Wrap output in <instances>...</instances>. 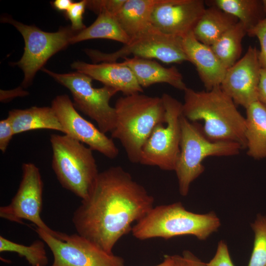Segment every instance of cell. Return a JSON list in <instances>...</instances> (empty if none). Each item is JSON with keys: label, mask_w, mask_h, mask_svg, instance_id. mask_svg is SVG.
Wrapping results in <instances>:
<instances>
[{"label": "cell", "mask_w": 266, "mask_h": 266, "mask_svg": "<svg viewBox=\"0 0 266 266\" xmlns=\"http://www.w3.org/2000/svg\"><path fill=\"white\" fill-rule=\"evenodd\" d=\"M154 203L153 197L129 172L120 166H111L99 172L72 221L78 234L113 253L117 242Z\"/></svg>", "instance_id": "obj_1"}, {"label": "cell", "mask_w": 266, "mask_h": 266, "mask_svg": "<svg viewBox=\"0 0 266 266\" xmlns=\"http://www.w3.org/2000/svg\"><path fill=\"white\" fill-rule=\"evenodd\" d=\"M182 114L192 122L202 121V132L211 141H230L246 148V120L233 100L218 86L209 91H184Z\"/></svg>", "instance_id": "obj_2"}, {"label": "cell", "mask_w": 266, "mask_h": 266, "mask_svg": "<svg viewBox=\"0 0 266 266\" xmlns=\"http://www.w3.org/2000/svg\"><path fill=\"white\" fill-rule=\"evenodd\" d=\"M114 107L116 121L111 138L120 142L131 162L139 163L142 148L153 129L166 123L163 100L142 93L124 95Z\"/></svg>", "instance_id": "obj_3"}, {"label": "cell", "mask_w": 266, "mask_h": 266, "mask_svg": "<svg viewBox=\"0 0 266 266\" xmlns=\"http://www.w3.org/2000/svg\"><path fill=\"white\" fill-rule=\"evenodd\" d=\"M220 221L215 213L197 214L186 209L180 202L154 206L133 226L131 232L143 240L153 238L168 239L192 235L206 239L216 232Z\"/></svg>", "instance_id": "obj_4"}, {"label": "cell", "mask_w": 266, "mask_h": 266, "mask_svg": "<svg viewBox=\"0 0 266 266\" xmlns=\"http://www.w3.org/2000/svg\"><path fill=\"white\" fill-rule=\"evenodd\" d=\"M52 166L61 186L82 200L99 173L93 150L66 134H52Z\"/></svg>", "instance_id": "obj_5"}, {"label": "cell", "mask_w": 266, "mask_h": 266, "mask_svg": "<svg viewBox=\"0 0 266 266\" xmlns=\"http://www.w3.org/2000/svg\"><path fill=\"white\" fill-rule=\"evenodd\" d=\"M180 151L174 171L179 191L186 196L192 182L204 170L203 160L210 156H231L237 155L241 149L239 143L230 141H211L203 134L201 128L183 114L180 117Z\"/></svg>", "instance_id": "obj_6"}, {"label": "cell", "mask_w": 266, "mask_h": 266, "mask_svg": "<svg viewBox=\"0 0 266 266\" xmlns=\"http://www.w3.org/2000/svg\"><path fill=\"white\" fill-rule=\"evenodd\" d=\"M42 70L70 91L75 107L95 121L101 132L105 134L112 132L115 125L116 114L114 107L109 102L118 92L117 90L106 86L94 88L93 79L78 71L61 74L44 68Z\"/></svg>", "instance_id": "obj_7"}, {"label": "cell", "mask_w": 266, "mask_h": 266, "mask_svg": "<svg viewBox=\"0 0 266 266\" xmlns=\"http://www.w3.org/2000/svg\"><path fill=\"white\" fill-rule=\"evenodd\" d=\"M161 98L166 123L160 124L153 129L142 148L139 163L156 166L163 170L174 171L180 151L182 103L166 93Z\"/></svg>", "instance_id": "obj_8"}, {"label": "cell", "mask_w": 266, "mask_h": 266, "mask_svg": "<svg viewBox=\"0 0 266 266\" xmlns=\"http://www.w3.org/2000/svg\"><path fill=\"white\" fill-rule=\"evenodd\" d=\"M94 63L116 62L130 55L141 58L157 59L166 64L189 62L183 47L182 37L167 34L154 27L130 39L118 50L109 53L86 49Z\"/></svg>", "instance_id": "obj_9"}, {"label": "cell", "mask_w": 266, "mask_h": 266, "mask_svg": "<svg viewBox=\"0 0 266 266\" xmlns=\"http://www.w3.org/2000/svg\"><path fill=\"white\" fill-rule=\"evenodd\" d=\"M3 22L13 25L21 33L25 41L24 54L21 59L13 63L24 72L22 85L28 86L35 73L53 55L70 44L75 34L71 28H61L58 32H44L35 26H29L11 18H2Z\"/></svg>", "instance_id": "obj_10"}, {"label": "cell", "mask_w": 266, "mask_h": 266, "mask_svg": "<svg viewBox=\"0 0 266 266\" xmlns=\"http://www.w3.org/2000/svg\"><path fill=\"white\" fill-rule=\"evenodd\" d=\"M35 231L53 255L50 266H125L121 257L109 253L77 233L58 238L37 228Z\"/></svg>", "instance_id": "obj_11"}, {"label": "cell", "mask_w": 266, "mask_h": 266, "mask_svg": "<svg viewBox=\"0 0 266 266\" xmlns=\"http://www.w3.org/2000/svg\"><path fill=\"white\" fill-rule=\"evenodd\" d=\"M22 179L17 191L10 203L0 207V217L8 221L23 223L31 221L47 233L59 239L64 233L50 229L42 220L43 183L39 168L33 163L22 166Z\"/></svg>", "instance_id": "obj_12"}, {"label": "cell", "mask_w": 266, "mask_h": 266, "mask_svg": "<svg viewBox=\"0 0 266 266\" xmlns=\"http://www.w3.org/2000/svg\"><path fill=\"white\" fill-rule=\"evenodd\" d=\"M51 107L65 134L86 144L93 151H97L109 159L118 156L119 150L113 139L81 116L67 95L57 96L52 101Z\"/></svg>", "instance_id": "obj_13"}, {"label": "cell", "mask_w": 266, "mask_h": 266, "mask_svg": "<svg viewBox=\"0 0 266 266\" xmlns=\"http://www.w3.org/2000/svg\"><path fill=\"white\" fill-rule=\"evenodd\" d=\"M261 69L259 51L250 46L244 56L227 69L220 86L235 104L246 109L259 100Z\"/></svg>", "instance_id": "obj_14"}, {"label": "cell", "mask_w": 266, "mask_h": 266, "mask_svg": "<svg viewBox=\"0 0 266 266\" xmlns=\"http://www.w3.org/2000/svg\"><path fill=\"white\" fill-rule=\"evenodd\" d=\"M202 0H163L154 8L153 26L161 32L183 37L193 31L205 9Z\"/></svg>", "instance_id": "obj_15"}, {"label": "cell", "mask_w": 266, "mask_h": 266, "mask_svg": "<svg viewBox=\"0 0 266 266\" xmlns=\"http://www.w3.org/2000/svg\"><path fill=\"white\" fill-rule=\"evenodd\" d=\"M71 66L78 72L101 82L104 86L121 92L124 95L143 92V88L138 83L131 69L121 62L89 64L76 61Z\"/></svg>", "instance_id": "obj_16"}, {"label": "cell", "mask_w": 266, "mask_h": 266, "mask_svg": "<svg viewBox=\"0 0 266 266\" xmlns=\"http://www.w3.org/2000/svg\"><path fill=\"white\" fill-rule=\"evenodd\" d=\"M182 44L189 62L195 66L206 90L220 86L227 69L211 47L197 39L193 32L182 37Z\"/></svg>", "instance_id": "obj_17"}, {"label": "cell", "mask_w": 266, "mask_h": 266, "mask_svg": "<svg viewBox=\"0 0 266 266\" xmlns=\"http://www.w3.org/2000/svg\"><path fill=\"white\" fill-rule=\"evenodd\" d=\"M121 63L131 69L142 88L159 83L183 91L187 88L182 75L175 66L165 67L152 59L136 57L125 58Z\"/></svg>", "instance_id": "obj_18"}, {"label": "cell", "mask_w": 266, "mask_h": 266, "mask_svg": "<svg viewBox=\"0 0 266 266\" xmlns=\"http://www.w3.org/2000/svg\"><path fill=\"white\" fill-rule=\"evenodd\" d=\"M163 0H126L115 15L131 38L153 27L152 15L155 7Z\"/></svg>", "instance_id": "obj_19"}, {"label": "cell", "mask_w": 266, "mask_h": 266, "mask_svg": "<svg viewBox=\"0 0 266 266\" xmlns=\"http://www.w3.org/2000/svg\"><path fill=\"white\" fill-rule=\"evenodd\" d=\"M7 118L15 134L39 129L63 132L52 107L33 106L24 109H14L9 111Z\"/></svg>", "instance_id": "obj_20"}, {"label": "cell", "mask_w": 266, "mask_h": 266, "mask_svg": "<svg viewBox=\"0 0 266 266\" xmlns=\"http://www.w3.org/2000/svg\"><path fill=\"white\" fill-rule=\"evenodd\" d=\"M246 109L247 155L255 159L266 158V108L258 100Z\"/></svg>", "instance_id": "obj_21"}, {"label": "cell", "mask_w": 266, "mask_h": 266, "mask_svg": "<svg viewBox=\"0 0 266 266\" xmlns=\"http://www.w3.org/2000/svg\"><path fill=\"white\" fill-rule=\"evenodd\" d=\"M238 20L215 6L206 8L193 30L199 41L211 46Z\"/></svg>", "instance_id": "obj_22"}, {"label": "cell", "mask_w": 266, "mask_h": 266, "mask_svg": "<svg viewBox=\"0 0 266 266\" xmlns=\"http://www.w3.org/2000/svg\"><path fill=\"white\" fill-rule=\"evenodd\" d=\"M96 38L111 39L123 44H127L130 40L116 16L107 11L99 13L91 25L75 34L71 38L70 44Z\"/></svg>", "instance_id": "obj_23"}, {"label": "cell", "mask_w": 266, "mask_h": 266, "mask_svg": "<svg viewBox=\"0 0 266 266\" xmlns=\"http://www.w3.org/2000/svg\"><path fill=\"white\" fill-rule=\"evenodd\" d=\"M247 31L246 27L238 21L210 46L227 69L232 66L239 58L242 51L241 42Z\"/></svg>", "instance_id": "obj_24"}, {"label": "cell", "mask_w": 266, "mask_h": 266, "mask_svg": "<svg viewBox=\"0 0 266 266\" xmlns=\"http://www.w3.org/2000/svg\"><path fill=\"white\" fill-rule=\"evenodd\" d=\"M215 6L230 14L242 23L248 30L255 26L264 12L262 1L258 0H214L209 1Z\"/></svg>", "instance_id": "obj_25"}, {"label": "cell", "mask_w": 266, "mask_h": 266, "mask_svg": "<svg viewBox=\"0 0 266 266\" xmlns=\"http://www.w3.org/2000/svg\"><path fill=\"white\" fill-rule=\"evenodd\" d=\"M45 242L41 239L34 241L27 246L11 241L0 236V252H10L24 257L31 266H46L48 260L45 249Z\"/></svg>", "instance_id": "obj_26"}, {"label": "cell", "mask_w": 266, "mask_h": 266, "mask_svg": "<svg viewBox=\"0 0 266 266\" xmlns=\"http://www.w3.org/2000/svg\"><path fill=\"white\" fill-rule=\"evenodd\" d=\"M255 234L253 249L247 266H266V217L258 215L251 224Z\"/></svg>", "instance_id": "obj_27"}, {"label": "cell", "mask_w": 266, "mask_h": 266, "mask_svg": "<svg viewBox=\"0 0 266 266\" xmlns=\"http://www.w3.org/2000/svg\"><path fill=\"white\" fill-rule=\"evenodd\" d=\"M247 34L251 37L256 36L259 39L261 46L259 61L261 68L266 70V17L247 30Z\"/></svg>", "instance_id": "obj_28"}, {"label": "cell", "mask_w": 266, "mask_h": 266, "mask_svg": "<svg viewBox=\"0 0 266 266\" xmlns=\"http://www.w3.org/2000/svg\"><path fill=\"white\" fill-rule=\"evenodd\" d=\"M87 5V0L73 2L66 11V15L71 22L73 31H81L86 28L83 22V15Z\"/></svg>", "instance_id": "obj_29"}, {"label": "cell", "mask_w": 266, "mask_h": 266, "mask_svg": "<svg viewBox=\"0 0 266 266\" xmlns=\"http://www.w3.org/2000/svg\"><path fill=\"white\" fill-rule=\"evenodd\" d=\"M125 1L126 0H87L86 7L98 14L102 11H107L116 15Z\"/></svg>", "instance_id": "obj_30"}, {"label": "cell", "mask_w": 266, "mask_h": 266, "mask_svg": "<svg viewBox=\"0 0 266 266\" xmlns=\"http://www.w3.org/2000/svg\"><path fill=\"white\" fill-rule=\"evenodd\" d=\"M207 265V266H235L224 241L221 240L218 243L214 256Z\"/></svg>", "instance_id": "obj_31"}, {"label": "cell", "mask_w": 266, "mask_h": 266, "mask_svg": "<svg viewBox=\"0 0 266 266\" xmlns=\"http://www.w3.org/2000/svg\"><path fill=\"white\" fill-rule=\"evenodd\" d=\"M172 266H207L205 263L189 250L184 251L182 255H171Z\"/></svg>", "instance_id": "obj_32"}, {"label": "cell", "mask_w": 266, "mask_h": 266, "mask_svg": "<svg viewBox=\"0 0 266 266\" xmlns=\"http://www.w3.org/2000/svg\"><path fill=\"white\" fill-rule=\"evenodd\" d=\"M15 135L11 124L7 118L0 121V150L4 153Z\"/></svg>", "instance_id": "obj_33"}, {"label": "cell", "mask_w": 266, "mask_h": 266, "mask_svg": "<svg viewBox=\"0 0 266 266\" xmlns=\"http://www.w3.org/2000/svg\"><path fill=\"white\" fill-rule=\"evenodd\" d=\"M28 94V92L24 91L21 87L8 91L0 90V101H8L15 97H23Z\"/></svg>", "instance_id": "obj_34"}, {"label": "cell", "mask_w": 266, "mask_h": 266, "mask_svg": "<svg viewBox=\"0 0 266 266\" xmlns=\"http://www.w3.org/2000/svg\"><path fill=\"white\" fill-rule=\"evenodd\" d=\"M259 101L266 108V70L262 69L259 88Z\"/></svg>", "instance_id": "obj_35"}, {"label": "cell", "mask_w": 266, "mask_h": 266, "mask_svg": "<svg viewBox=\"0 0 266 266\" xmlns=\"http://www.w3.org/2000/svg\"><path fill=\"white\" fill-rule=\"evenodd\" d=\"M72 3L70 0H56L53 2V6L58 10L67 11Z\"/></svg>", "instance_id": "obj_36"}, {"label": "cell", "mask_w": 266, "mask_h": 266, "mask_svg": "<svg viewBox=\"0 0 266 266\" xmlns=\"http://www.w3.org/2000/svg\"><path fill=\"white\" fill-rule=\"evenodd\" d=\"M173 261L170 255H165L162 262L155 266H172Z\"/></svg>", "instance_id": "obj_37"}, {"label": "cell", "mask_w": 266, "mask_h": 266, "mask_svg": "<svg viewBox=\"0 0 266 266\" xmlns=\"http://www.w3.org/2000/svg\"><path fill=\"white\" fill-rule=\"evenodd\" d=\"M263 7L265 13H266V0H262Z\"/></svg>", "instance_id": "obj_38"}]
</instances>
